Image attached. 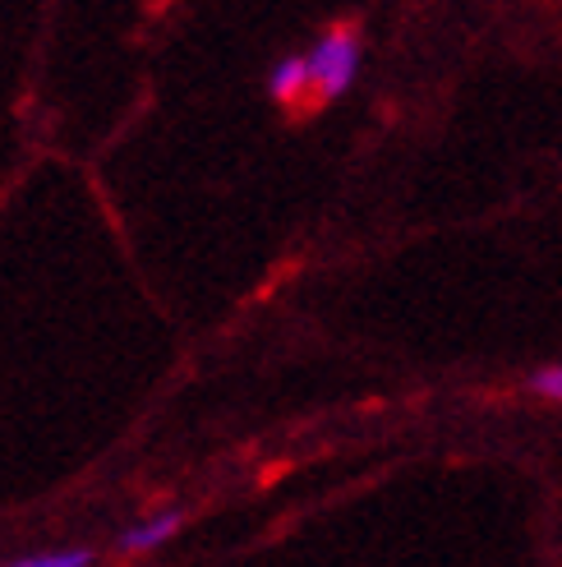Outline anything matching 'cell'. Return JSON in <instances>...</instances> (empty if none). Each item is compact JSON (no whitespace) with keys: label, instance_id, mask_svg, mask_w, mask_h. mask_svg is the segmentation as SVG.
Here are the masks:
<instances>
[{"label":"cell","instance_id":"cell-1","mask_svg":"<svg viewBox=\"0 0 562 567\" xmlns=\"http://www.w3.org/2000/svg\"><path fill=\"white\" fill-rule=\"evenodd\" d=\"M360 70V38L351 28H332L327 38H319V47L309 51V89L319 102L342 97Z\"/></svg>","mask_w":562,"mask_h":567},{"label":"cell","instance_id":"cell-5","mask_svg":"<svg viewBox=\"0 0 562 567\" xmlns=\"http://www.w3.org/2000/svg\"><path fill=\"white\" fill-rule=\"evenodd\" d=\"M530 392L544 396V402H562V364H549V370H540L535 379H530Z\"/></svg>","mask_w":562,"mask_h":567},{"label":"cell","instance_id":"cell-4","mask_svg":"<svg viewBox=\"0 0 562 567\" xmlns=\"http://www.w3.org/2000/svg\"><path fill=\"white\" fill-rule=\"evenodd\" d=\"M14 563L19 567H89L93 554L89 549H51V554H23Z\"/></svg>","mask_w":562,"mask_h":567},{"label":"cell","instance_id":"cell-2","mask_svg":"<svg viewBox=\"0 0 562 567\" xmlns=\"http://www.w3.org/2000/svg\"><path fill=\"white\" fill-rule=\"evenodd\" d=\"M176 530H180V513H157V517L138 522L121 535V554H153V549H162L166 540H171Z\"/></svg>","mask_w":562,"mask_h":567},{"label":"cell","instance_id":"cell-3","mask_svg":"<svg viewBox=\"0 0 562 567\" xmlns=\"http://www.w3.org/2000/svg\"><path fill=\"white\" fill-rule=\"evenodd\" d=\"M309 89V55H287V61H277L272 74H268V93L277 102H300V93Z\"/></svg>","mask_w":562,"mask_h":567}]
</instances>
